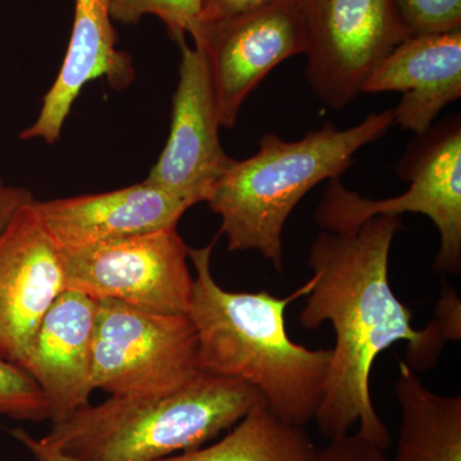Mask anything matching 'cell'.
<instances>
[{
	"mask_svg": "<svg viewBox=\"0 0 461 461\" xmlns=\"http://www.w3.org/2000/svg\"><path fill=\"white\" fill-rule=\"evenodd\" d=\"M0 415L16 420H50V405L32 375L0 359Z\"/></svg>",
	"mask_w": 461,
	"mask_h": 461,
	"instance_id": "obj_19",
	"label": "cell"
},
{
	"mask_svg": "<svg viewBox=\"0 0 461 461\" xmlns=\"http://www.w3.org/2000/svg\"><path fill=\"white\" fill-rule=\"evenodd\" d=\"M397 215H375L354 232L323 230L309 253L313 287L299 321L306 330L332 324V348L323 399L315 414L318 429L329 439L357 433L386 450L391 436L375 411L369 379L379 354L400 341L408 342L405 363L414 372L433 368L445 345L435 321L423 330L412 327V312L403 305L388 281V260L396 233Z\"/></svg>",
	"mask_w": 461,
	"mask_h": 461,
	"instance_id": "obj_1",
	"label": "cell"
},
{
	"mask_svg": "<svg viewBox=\"0 0 461 461\" xmlns=\"http://www.w3.org/2000/svg\"><path fill=\"white\" fill-rule=\"evenodd\" d=\"M32 200V194L25 187L9 186L0 181V232L7 227L18 209Z\"/></svg>",
	"mask_w": 461,
	"mask_h": 461,
	"instance_id": "obj_24",
	"label": "cell"
},
{
	"mask_svg": "<svg viewBox=\"0 0 461 461\" xmlns=\"http://www.w3.org/2000/svg\"><path fill=\"white\" fill-rule=\"evenodd\" d=\"M95 318L96 300L67 288L36 330L25 372L41 387L51 423L90 403Z\"/></svg>",
	"mask_w": 461,
	"mask_h": 461,
	"instance_id": "obj_13",
	"label": "cell"
},
{
	"mask_svg": "<svg viewBox=\"0 0 461 461\" xmlns=\"http://www.w3.org/2000/svg\"><path fill=\"white\" fill-rule=\"evenodd\" d=\"M109 3L111 0H75L74 26L65 59L42 99L38 120L21 132L23 140L57 142L72 105L90 81L105 76L112 86L122 89L133 80L131 59L117 50Z\"/></svg>",
	"mask_w": 461,
	"mask_h": 461,
	"instance_id": "obj_15",
	"label": "cell"
},
{
	"mask_svg": "<svg viewBox=\"0 0 461 461\" xmlns=\"http://www.w3.org/2000/svg\"><path fill=\"white\" fill-rule=\"evenodd\" d=\"M215 241L189 248L195 276L187 315L198 341V369L256 388L281 420L304 427L314 420L323 399L332 348L312 350L294 342L285 312L308 295L313 277L286 297L267 291L230 293L212 273Z\"/></svg>",
	"mask_w": 461,
	"mask_h": 461,
	"instance_id": "obj_2",
	"label": "cell"
},
{
	"mask_svg": "<svg viewBox=\"0 0 461 461\" xmlns=\"http://www.w3.org/2000/svg\"><path fill=\"white\" fill-rule=\"evenodd\" d=\"M399 91L393 124L423 135L461 96V30L403 41L364 83L362 93Z\"/></svg>",
	"mask_w": 461,
	"mask_h": 461,
	"instance_id": "obj_14",
	"label": "cell"
},
{
	"mask_svg": "<svg viewBox=\"0 0 461 461\" xmlns=\"http://www.w3.org/2000/svg\"><path fill=\"white\" fill-rule=\"evenodd\" d=\"M393 124V109H387L345 130L324 123L296 141L263 135L259 150L230 160L205 200L222 220L229 250H256L282 271L285 224L300 200L321 182L341 177L357 151Z\"/></svg>",
	"mask_w": 461,
	"mask_h": 461,
	"instance_id": "obj_3",
	"label": "cell"
},
{
	"mask_svg": "<svg viewBox=\"0 0 461 461\" xmlns=\"http://www.w3.org/2000/svg\"><path fill=\"white\" fill-rule=\"evenodd\" d=\"M395 393L402 427L393 461H461V397L432 393L405 362Z\"/></svg>",
	"mask_w": 461,
	"mask_h": 461,
	"instance_id": "obj_16",
	"label": "cell"
},
{
	"mask_svg": "<svg viewBox=\"0 0 461 461\" xmlns=\"http://www.w3.org/2000/svg\"><path fill=\"white\" fill-rule=\"evenodd\" d=\"M195 329L187 314L96 302L93 386L111 396L171 393L200 372Z\"/></svg>",
	"mask_w": 461,
	"mask_h": 461,
	"instance_id": "obj_6",
	"label": "cell"
},
{
	"mask_svg": "<svg viewBox=\"0 0 461 461\" xmlns=\"http://www.w3.org/2000/svg\"><path fill=\"white\" fill-rule=\"evenodd\" d=\"M435 321L445 342L460 341L461 339V303L453 286L444 285L441 297L436 304Z\"/></svg>",
	"mask_w": 461,
	"mask_h": 461,
	"instance_id": "obj_23",
	"label": "cell"
},
{
	"mask_svg": "<svg viewBox=\"0 0 461 461\" xmlns=\"http://www.w3.org/2000/svg\"><path fill=\"white\" fill-rule=\"evenodd\" d=\"M262 402L244 382L199 372L171 393L89 403L41 439L78 461H158L202 447Z\"/></svg>",
	"mask_w": 461,
	"mask_h": 461,
	"instance_id": "obj_4",
	"label": "cell"
},
{
	"mask_svg": "<svg viewBox=\"0 0 461 461\" xmlns=\"http://www.w3.org/2000/svg\"><path fill=\"white\" fill-rule=\"evenodd\" d=\"M405 154L399 175L411 182L402 195L384 200L363 198L346 189L341 177L330 180L315 211L318 226L329 232H354L375 215L411 212L427 215L437 227L441 247L433 268L461 271V124L459 115L423 133Z\"/></svg>",
	"mask_w": 461,
	"mask_h": 461,
	"instance_id": "obj_5",
	"label": "cell"
},
{
	"mask_svg": "<svg viewBox=\"0 0 461 461\" xmlns=\"http://www.w3.org/2000/svg\"><path fill=\"white\" fill-rule=\"evenodd\" d=\"M59 251L69 290L153 313H189L194 277L177 227Z\"/></svg>",
	"mask_w": 461,
	"mask_h": 461,
	"instance_id": "obj_7",
	"label": "cell"
},
{
	"mask_svg": "<svg viewBox=\"0 0 461 461\" xmlns=\"http://www.w3.org/2000/svg\"><path fill=\"white\" fill-rule=\"evenodd\" d=\"M284 0H202V23H218L276 5Z\"/></svg>",
	"mask_w": 461,
	"mask_h": 461,
	"instance_id": "obj_22",
	"label": "cell"
},
{
	"mask_svg": "<svg viewBox=\"0 0 461 461\" xmlns=\"http://www.w3.org/2000/svg\"><path fill=\"white\" fill-rule=\"evenodd\" d=\"M58 249L89 247L177 227L193 204L144 181L94 195L33 202Z\"/></svg>",
	"mask_w": 461,
	"mask_h": 461,
	"instance_id": "obj_12",
	"label": "cell"
},
{
	"mask_svg": "<svg viewBox=\"0 0 461 461\" xmlns=\"http://www.w3.org/2000/svg\"><path fill=\"white\" fill-rule=\"evenodd\" d=\"M306 78L326 107H348L408 39L393 0H303Z\"/></svg>",
	"mask_w": 461,
	"mask_h": 461,
	"instance_id": "obj_8",
	"label": "cell"
},
{
	"mask_svg": "<svg viewBox=\"0 0 461 461\" xmlns=\"http://www.w3.org/2000/svg\"><path fill=\"white\" fill-rule=\"evenodd\" d=\"M315 446L304 427L257 403L220 441L158 461H312Z\"/></svg>",
	"mask_w": 461,
	"mask_h": 461,
	"instance_id": "obj_17",
	"label": "cell"
},
{
	"mask_svg": "<svg viewBox=\"0 0 461 461\" xmlns=\"http://www.w3.org/2000/svg\"><path fill=\"white\" fill-rule=\"evenodd\" d=\"M33 202L0 232V359L23 371L42 318L67 290L59 249Z\"/></svg>",
	"mask_w": 461,
	"mask_h": 461,
	"instance_id": "obj_10",
	"label": "cell"
},
{
	"mask_svg": "<svg viewBox=\"0 0 461 461\" xmlns=\"http://www.w3.org/2000/svg\"><path fill=\"white\" fill-rule=\"evenodd\" d=\"M12 437L17 439L21 445L25 446L27 451L32 455L36 461H78L68 455L60 453L57 448L45 444L41 438H35L27 430L23 429H9Z\"/></svg>",
	"mask_w": 461,
	"mask_h": 461,
	"instance_id": "obj_25",
	"label": "cell"
},
{
	"mask_svg": "<svg viewBox=\"0 0 461 461\" xmlns=\"http://www.w3.org/2000/svg\"><path fill=\"white\" fill-rule=\"evenodd\" d=\"M323 450L315 451L312 461H393L386 456L384 450L373 445L359 433L330 439Z\"/></svg>",
	"mask_w": 461,
	"mask_h": 461,
	"instance_id": "obj_21",
	"label": "cell"
},
{
	"mask_svg": "<svg viewBox=\"0 0 461 461\" xmlns=\"http://www.w3.org/2000/svg\"><path fill=\"white\" fill-rule=\"evenodd\" d=\"M406 36L461 30V0H393Z\"/></svg>",
	"mask_w": 461,
	"mask_h": 461,
	"instance_id": "obj_20",
	"label": "cell"
},
{
	"mask_svg": "<svg viewBox=\"0 0 461 461\" xmlns=\"http://www.w3.org/2000/svg\"><path fill=\"white\" fill-rule=\"evenodd\" d=\"M181 45L178 85L173 96L171 131L147 182L191 204L205 202L229 167L220 140V117L204 51Z\"/></svg>",
	"mask_w": 461,
	"mask_h": 461,
	"instance_id": "obj_11",
	"label": "cell"
},
{
	"mask_svg": "<svg viewBox=\"0 0 461 461\" xmlns=\"http://www.w3.org/2000/svg\"><path fill=\"white\" fill-rule=\"evenodd\" d=\"M191 38L204 51L221 127L232 129L258 84L288 58L305 54L303 0L202 23Z\"/></svg>",
	"mask_w": 461,
	"mask_h": 461,
	"instance_id": "obj_9",
	"label": "cell"
},
{
	"mask_svg": "<svg viewBox=\"0 0 461 461\" xmlns=\"http://www.w3.org/2000/svg\"><path fill=\"white\" fill-rule=\"evenodd\" d=\"M112 20L135 23L145 14H153L165 23L176 41H186L200 26L202 0H111Z\"/></svg>",
	"mask_w": 461,
	"mask_h": 461,
	"instance_id": "obj_18",
	"label": "cell"
}]
</instances>
